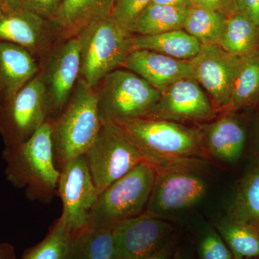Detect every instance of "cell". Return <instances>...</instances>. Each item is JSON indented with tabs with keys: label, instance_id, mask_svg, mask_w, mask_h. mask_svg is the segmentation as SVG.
I'll list each match as a JSON object with an SVG mask.
<instances>
[{
	"label": "cell",
	"instance_id": "1",
	"mask_svg": "<svg viewBox=\"0 0 259 259\" xmlns=\"http://www.w3.org/2000/svg\"><path fill=\"white\" fill-rule=\"evenodd\" d=\"M3 157L8 181L15 187L25 189L28 198L49 203L58 196L61 171L54 159L50 122L23 144L5 148Z\"/></svg>",
	"mask_w": 259,
	"mask_h": 259
},
{
	"label": "cell",
	"instance_id": "2",
	"mask_svg": "<svg viewBox=\"0 0 259 259\" xmlns=\"http://www.w3.org/2000/svg\"><path fill=\"white\" fill-rule=\"evenodd\" d=\"M134 141L144 160L155 168L188 159L207 160L200 128L180 122L141 117L115 121Z\"/></svg>",
	"mask_w": 259,
	"mask_h": 259
},
{
	"label": "cell",
	"instance_id": "3",
	"mask_svg": "<svg viewBox=\"0 0 259 259\" xmlns=\"http://www.w3.org/2000/svg\"><path fill=\"white\" fill-rule=\"evenodd\" d=\"M96 89L79 77L60 115L51 121L54 159L61 171L70 161L86 154L102 125Z\"/></svg>",
	"mask_w": 259,
	"mask_h": 259
},
{
	"label": "cell",
	"instance_id": "4",
	"mask_svg": "<svg viewBox=\"0 0 259 259\" xmlns=\"http://www.w3.org/2000/svg\"><path fill=\"white\" fill-rule=\"evenodd\" d=\"M156 177L151 163H140L99 194L87 228L112 230L121 221L146 212Z\"/></svg>",
	"mask_w": 259,
	"mask_h": 259
},
{
	"label": "cell",
	"instance_id": "5",
	"mask_svg": "<svg viewBox=\"0 0 259 259\" xmlns=\"http://www.w3.org/2000/svg\"><path fill=\"white\" fill-rule=\"evenodd\" d=\"M76 36L80 44V78L93 88L107 75L122 67L132 51L134 35L112 16L90 24Z\"/></svg>",
	"mask_w": 259,
	"mask_h": 259
},
{
	"label": "cell",
	"instance_id": "6",
	"mask_svg": "<svg viewBox=\"0 0 259 259\" xmlns=\"http://www.w3.org/2000/svg\"><path fill=\"white\" fill-rule=\"evenodd\" d=\"M206 161L194 158L155 168L156 180L145 212L165 219L198 204L208 187L202 174Z\"/></svg>",
	"mask_w": 259,
	"mask_h": 259
},
{
	"label": "cell",
	"instance_id": "7",
	"mask_svg": "<svg viewBox=\"0 0 259 259\" xmlns=\"http://www.w3.org/2000/svg\"><path fill=\"white\" fill-rule=\"evenodd\" d=\"M97 87L95 89L102 120L148 117L161 95L146 80L124 68L112 71Z\"/></svg>",
	"mask_w": 259,
	"mask_h": 259
},
{
	"label": "cell",
	"instance_id": "8",
	"mask_svg": "<svg viewBox=\"0 0 259 259\" xmlns=\"http://www.w3.org/2000/svg\"><path fill=\"white\" fill-rule=\"evenodd\" d=\"M85 155L99 194L145 161L129 134L112 120L102 121L96 139Z\"/></svg>",
	"mask_w": 259,
	"mask_h": 259
},
{
	"label": "cell",
	"instance_id": "9",
	"mask_svg": "<svg viewBox=\"0 0 259 259\" xmlns=\"http://www.w3.org/2000/svg\"><path fill=\"white\" fill-rule=\"evenodd\" d=\"M46 122L47 95L38 73L11 100L0 103V132L6 147L23 144Z\"/></svg>",
	"mask_w": 259,
	"mask_h": 259
},
{
	"label": "cell",
	"instance_id": "10",
	"mask_svg": "<svg viewBox=\"0 0 259 259\" xmlns=\"http://www.w3.org/2000/svg\"><path fill=\"white\" fill-rule=\"evenodd\" d=\"M98 195L86 155L71 160L61 168L58 187V197L62 202L60 218L71 233L87 228Z\"/></svg>",
	"mask_w": 259,
	"mask_h": 259
},
{
	"label": "cell",
	"instance_id": "11",
	"mask_svg": "<svg viewBox=\"0 0 259 259\" xmlns=\"http://www.w3.org/2000/svg\"><path fill=\"white\" fill-rule=\"evenodd\" d=\"M241 61L218 44L202 45L190 61L194 79L208 95L215 112L227 111Z\"/></svg>",
	"mask_w": 259,
	"mask_h": 259
},
{
	"label": "cell",
	"instance_id": "12",
	"mask_svg": "<svg viewBox=\"0 0 259 259\" xmlns=\"http://www.w3.org/2000/svg\"><path fill=\"white\" fill-rule=\"evenodd\" d=\"M79 37L66 39L56 47L40 73L47 102V121L55 120L69 102L80 77Z\"/></svg>",
	"mask_w": 259,
	"mask_h": 259
},
{
	"label": "cell",
	"instance_id": "13",
	"mask_svg": "<svg viewBox=\"0 0 259 259\" xmlns=\"http://www.w3.org/2000/svg\"><path fill=\"white\" fill-rule=\"evenodd\" d=\"M174 226L164 218L144 212L117 223L112 229V259H144L171 237Z\"/></svg>",
	"mask_w": 259,
	"mask_h": 259
},
{
	"label": "cell",
	"instance_id": "14",
	"mask_svg": "<svg viewBox=\"0 0 259 259\" xmlns=\"http://www.w3.org/2000/svg\"><path fill=\"white\" fill-rule=\"evenodd\" d=\"M215 111L208 95L194 79H184L169 87L146 117L185 122H203L214 117Z\"/></svg>",
	"mask_w": 259,
	"mask_h": 259
},
{
	"label": "cell",
	"instance_id": "15",
	"mask_svg": "<svg viewBox=\"0 0 259 259\" xmlns=\"http://www.w3.org/2000/svg\"><path fill=\"white\" fill-rule=\"evenodd\" d=\"M121 68L136 73L161 93L180 80L194 79L190 61L152 51H131Z\"/></svg>",
	"mask_w": 259,
	"mask_h": 259
},
{
	"label": "cell",
	"instance_id": "16",
	"mask_svg": "<svg viewBox=\"0 0 259 259\" xmlns=\"http://www.w3.org/2000/svg\"><path fill=\"white\" fill-rule=\"evenodd\" d=\"M49 20L25 10L0 11V42L25 48L34 56L47 49L51 37Z\"/></svg>",
	"mask_w": 259,
	"mask_h": 259
},
{
	"label": "cell",
	"instance_id": "17",
	"mask_svg": "<svg viewBox=\"0 0 259 259\" xmlns=\"http://www.w3.org/2000/svg\"><path fill=\"white\" fill-rule=\"evenodd\" d=\"M202 142L207 156L233 163L244 151L246 134L243 126L233 115L226 112L202 128Z\"/></svg>",
	"mask_w": 259,
	"mask_h": 259
},
{
	"label": "cell",
	"instance_id": "18",
	"mask_svg": "<svg viewBox=\"0 0 259 259\" xmlns=\"http://www.w3.org/2000/svg\"><path fill=\"white\" fill-rule=\"evenodd\" d=\"M30 51L9 42H0V103L9 101L38 74Z\"/></svg>",
	"mask_w": 259,
	"mask_h": 259
},
{
	"label": "cell",
	"instance_id": "19",
	"mask_svg": "<svg viewBox=\"0 0 259 259\" xmlns=\"http://www.w3.org/2000/svg\"><path fill=\"white\" fill-rule=\"evenodd\" d=\"M114 0H61L49 22L66 39L90 24L111 16Z\"/></svg>",
	"mask_w": 259,
	"mask_h": 259
},
{
	"label": "cell",
	"instance_id": "20",
	"mask_svg": "<svg viewBox=\"0 0 259 259\" xmlns=\"http://www.w3.org/2000/svg\"><path fill=\"white\" fill-rule=\"evenodd\" d=\"M201 47L202 44L183 29L157 35H134L132 40V51H152L180 60H192Z\"/></svg>",
	"mask_w": 259,
	"mask_h": 259
},
{
	"label": "cell",
	"instance_id": "21",
	"mask_svg": "<svg viewBox=\"0 0 259 259\" xmlns=\"http://www.w3.org/2000/svg\"><path fill=\"white\" fill-rule=\"evenodd\" d=\"M233 259L259 258V223L236 219L230 215L214 223Z\"/></svg>",
	"mask_w": 259,
	"mask_h": 259
},
{
	"label": "cell",
	"instance_id": "22",
	"mask_svg": "<svg viewBox=\"0 0 259 259\" xmlns=\"http://www.w3.org/2000/svg\"><path fill=\"white\" fill-rule=\"evenodd\" d=\"M223 50L243 58L259 49V26L241 12L227 19L219 44Z\"/></svg>",
	"mask_w": 259,
	"mask_h": 259
},
{
	"label": "cell",
	"instance_id": "23",
	"mask_svg": "<svg viewBox=\"0 0 259 259\" xmlns=\"http://www.w3.org/2000/svg\"><path fill=\"white\" fill-rule=\"evenodd\" d=\"M189 8L151 4L136 20L130 32L134 35H153L183 29Z\"/></svg>",
	"mask_w": 259,
	"mask_h": 259
},
{
	"label": "cell",
	"instance_id": "24",
	"mask_svg": "<svg viewBox=\"0 0 259 259\" xmlns=\"http://www.w3.org/2000/svg\"><path fill=\"white\" fill-rule=\"evenodd\" d=\"M257 104H259V49L242 58L226 112H233Z\"/></svg>",
	"mask_w": 259,
	"mask_h": 259
},
{
	"label": "cell",
	"instance_id": "25",
	"mask_svg": "<svg viewBox=\"0 0 259 259\" xmlns=\"http://www.w3.org/2000/svg\"><path fill=\"white\" fill-rule=\"evenodd\" d=\"M228 18L219 12L192 6L186 15L183 30L202 45H218Z\"/></svg>",
	"mask_w": 259,
	"mask_h": 259
},
{
	"label": "cell",
	"instance_id": "26",
	"mask_svg": "<svg viewBox=\"0 0 259 259\" xmlns=\"http://www.w3.org/2000/svg\"><path fill=\"white\" fill-rule=\"evenodd\" d=\"M112 230L86 228L73 234L69 259H112Z\"/></svg>",
	"mask_w": 259,
	"mask_h": 259
},
{
	"label": "cell",
	"instance_id": "27",
	"mask_svg": "<svg viewBox=\"0 0 259 259\" xmlns=\"http://www.w3.org/2000/svg\"><path fill=\"white\" fill-rule=\"evenodd\" d=\"M73 234L59 218L44 239L26 250L21 259H69Z\"/></svg>",
	"mask_w": 259,
	"mask_h": 259
},
{
	"label": "cell",
	"instance_id": "28",
	"mask_svg": "<svg viewBox=\"0 0 259 259\" xmlns=\"http://www.w3.org/2000/svg\"><path fill=\"white\" fill-rule=\"evenodd\" d=\"M228 215L259 223V160L240 186Z\"/></svg>",
	"mask_w": 259,
	"mask_h": 259
},
{
	"label": "cell",
	"instance_id": "29",
	"mask_svg": "<svg viewBox=\"0 0 259 259\" xmlns=\"http://www.w3.org/2000/svg\"><path fill=\"white\" fill-rule=\"evenodd\" d=\"M199 259H233L231 250L217 230L207 228L198 241Z\"/></svg>",
	"mask_w": 259,
	"mask_h": 259
},
{
	"label": "cell",
	"instance_id": "30",
	"mask_svg": "<svg viewBox=\"0 0 259 259\" xmlns=\"http://www.w3.org/2000/svg\"><path fill=\"white\" fill-rule=\"evenodd\" d=\"M151 3V0H114L111 16L130 32L136 20Z\"/></svg>",
	"mask_w": 259,
	"mask_h": 259
},
{
	"label": "cell",
	"instance_id": "31",
	"mask_svg": "<svg viewBox=\"0 0 259 259\" xmlns=\"http://www.w3.org/2000/svg\"><path fill=\"white\" fill-rule=\"evenodd\" d=\"M61 0H25L23 9L50 20L60 6Z\"/></svg>",
	"mask_w": 259,
	"mask_h": 259
},
{
	"label": "cell",
	"instance_id": "32",
	"mask_svg": "<svg viewBox=\"0 0 259 259\" xmlns=\"http://www.w3.org/2000/svg\"><path fill=\"white\" fill-rule=\"evenodd\" d=\"M192 6L219 12L229 17L238 12L236 0H191Z\"/></svg>",
	"mask_w": 259,
	"mask_h": 259
},
{
	"label": "cell",
	"instance_id": "33",
	"mask_svg": "<svg viewBox=\"0 0 259 259\" xmlns=\"http://www.w3.org/2000/svg\"><path fill=\"white\" fill-rule=\"evenodd\" d=\"M238 11L259 26V0H236Z\"/></svg>",
	"mask_w": 259,
	"mask_h": 259
},
{
	"label": "cell",
	"instance_id": "34",
	"mask_svg": "<svg viewBox=\"0 0 259 259\" xmlns=\"http://www.w3.org/2000/svg\"><path fill=\"white\" fill-rule=\"evenodd\" d=\"M175 250V239L171 237L159 249L144 259H172Z\"/></svg>",
	"mask_w": 259,
	"mask_h": 259
},
{
	"label": "cell",
	"instance_id": "35",
	"mask_svg": "<svg viewBox=\"0 0 259 259\" xmlns=\"http://www.w3.org/2000/svg\"><path fill=\"white\" fill-rule=\"evenodd\" d=\"M151 4L167 5V6L190 8L191 0H151Z\"/></svg>",
	"mask_w": 259,
	"mask_h": 259
},
{
	"label": "cell",
	"instance_id": "36",
	"mask_svg": "<svg viewBox=\"0 0 259 259\" xmlns=\"http://www.w3.org/2000/svg\"><path fill=\"white\" fill-rule=\"evenodd\" d=\"M0 259H16L14 247L10 243H0Z\"/></svg>",
	"mask_w": 259,
	"mask_h": 259
},
{
	"label": "cell",
	"instance_id": "37",
	"mask_svg": "<svg viewBox=\"0 0 259 259\" xmlns=\"http://www.w3.org/2000/svg\"><path fill=\"white\" fill-rule=\"evenodd\" d=\"M25 0H4L2 9L5 10H19L23 9Z\"/></svg>",
	"mask_w": 259,
	"mask_h": 259
},
{
	"label": "cell",
	"instance_id": "38",
	"mask_svg": "<svg viewBox=\"0 0 259 259\" xmlns=\"http://www.w3.org/2000/svg\"><path fill=\"white\" fill-rule=\"evenodd\" d=\"M172 259H194L192 252L185 248H176Z\"/></svg>",
	"mask_w": 259,
	"mask_h": 259
},
{
	"label": "cell",
	"instance_id": "39",
	"mask_svg": "<svg viewBox=\"0 0 259 259\" xmlns=\"http://www.w3.org/2000/svg\"><path fill=\"white\" fill-rule=\"evenodd\" d=\"M3 4H4V0H0V8H3Z\"/></svg>",
	"mask_w": 259,
	"mask_h": 259
},
{
	"label": "cell",
	"instance_id": "40",
	"mask_svg": "<svg viewBox=\"0 0 259 259\" xmlns=\"http://www.w3.org/2000/svg\"><path fill=\"white\" fill-rule=\"evenodd\" d=\"M250 259H259V258H250Z\"/></svg>",
	"mask_w": 259,
	"mask_h": 259
},
{
	"label": "cell",
	"instance_id": "41",
	"mask_svg": "<svg viewBox=\"0 0 259 259\" xmlns=\"http://www.w3.org/2000/svg\"><path fill=\"white\" fill-rule=\"evenodd\" d=\"M1 10H2L1 8H0V11H1Z\"/></svg>",
	"mask_w": 259,
	"mask_h": 259
}]
</instances>
